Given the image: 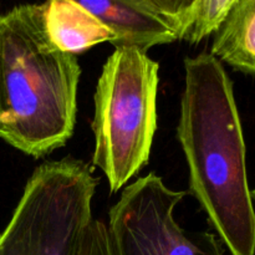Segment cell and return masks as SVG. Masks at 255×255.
I'll return each instance as SVG.
<instances>
[{
    "instance_id": "12",
    "label": "cell",
    "mask_w": 255,
    "mask_h": 255,
    "mask_svg": "<svg viewBox=\"0 0 255 255\" xmlns=\"http://www.w3.org/2000/svg\"><path fill=\"white\" fill-rule=\"evenodd\" d=\"M252 199H253V202H255V189L252 191Z\"/></svg>"
},
{
    "instance_id": "6",
    "label": "cell",
    "mask_w": 255,
    "mask_h": 255,
    "mask_svg": "<svg viewBox=\"0 0 255 255\" xmlns=\"http://www.w3.org/2000/svg\"><path fill=\"white\" fill-rule=\"evenodd\" d=\"M116 36V46L148 50L178 40L177 31L149 0H76Z\"/></svg>"
},
{
    "instance_id": "9",
    "label": "cell",
    "mask_w": 255,
    "mask_h": 255,
    "mask_svg": "<svg viewBox=\"0 0 255 255\" xmlns=\"http://www.w3.org/2000/svg\"><path fill=\"white\" fill-rule=\"evenodd\" d=\"M236 2L237 0H197L179 40L199 44L214 34Z\"/></svg>"
},
{
    "instance_id": "1",
    "label": "cell",
    "mask_w": 255,
    "mask_h": 255,
    "mask_svg": "<svg viewBox=\"0 0 255 255\" xmlns=\"http://www.w3.org/2000/svg\"><path fill=\"white\" fill-rule=\"evenodd\" d=\"M177 136L189 187L232 255H255V211L233 84L211 52L184 60Z\"/></svg>"
},
{
    "instance_id": "8",
    "label": "cell",
    "mask_w": 255,
    "mask_h": 255,
    "mask_svg": "<svg viewBox=\"0 0 255 255\" xmlns=\"http://www.w3.org/2000/svg\"><path fill=\"white\" fill-rule=\"evenodd\" d=\"M211 54L221 62L255 76V0H237L214 31Z\"/></svg>"
},
{
    "instance_id": "2",
    "label": "cell",
    "mask_w": 255,
    "mask_h": 255,
    "mask_svg": "<svg viewBox=\"0 0 255 255\" xmlns=\"http://www.w3.org/2000/svg\"><path fill=\"white\" fill-rule=\"evenodd\" d=\"M81 67L47 37L42 4L0 15V138L34 158L74 133Z\"/></svg>"
},
{
    "instance_id": "3",
    "label": "cell",
    "mask_w": 255,
    "mask_h": 255,
    "mask_svg": "<svg viewBox=\"0 0 255 255\" xmlns=\"http://www.w3.org/2000/svg\"><path fill=\"white\" fill-rule=\"evenodd\" d=\"M159 65L146 50L116 46L95 91L92 164L116 193L147 164L157 131Z\"/></svg>"
},
{
    "instance_id": "10",
    "label": "cell",
    "mask_w": 255,
    "mask_h": 255,
    "mask_svg": "<svg viewBox=\"0 0 255 255\" xmlns=\"http://www.w3.org/2000/svg\"><path fill=\"white\" fill-rule=\"evenodd\" d=\"M71 255H112L106 224L92 218L77 238Z\"/></svg>"
},
{
    "instance_id": "11",
    "label": "cell",
    "mask_w": 255,
    "mask_h": 255,
    "mask_svg": "<svg viewBox=\"0 0 255 255\" xmlns=\"http://www.w3.org/2000/svg\"><path fill=\"white\" fill-rule=\"evenodd\" d=\"M197 0H149L157 11L173 26L181 36Z\"/></svg>"
},
{
    "instance_id": "5",
    "label": "cell",
    "mask_w": 255,
    "mask_h": 255,
    "mask_svg": "<svg viewBox=\"0 0 255 255\" xmlns=\"http://www.w3.org/2000/svg\"><path fill=\"white\" fill-rule=\"evenodd\" d=\"M186 192L173 191L156 173L132 182L109 213L112 255H223L208 232L184 231L174 209Z\"/></svg>"
},
{
    "instance_id": "4",
    "label": "cell",
    "mask_w": 255,
    "mask_h": 255,
    "mask_svg": "<svg viewBox=\"0 0 255 255\" xmlns=\"http://www.w3.org/2000/svg\"><path fill=\"white\" fill-rule=\"evenodd\" d=\"M97 179L85 162H45L30 176L0 233V255H64L92 219Z\"/></svg>"
},
{
    "instance_id": "7",
    "label": "cell",
    "mask_w": 255,
    "mask_h": 255,
    "mask_svg": "<svg viewBox=\"0 0 255 255\" xmlns=\"http://www.w3.org/2000/svg\"><path fill=\"white\" fill-rule=\"evenodd\" d=\"M42 16L47 37L61 51L77 55L101 42L116 44L114 32L76 0H46Z\"/></svg>"
}]
</instances>
